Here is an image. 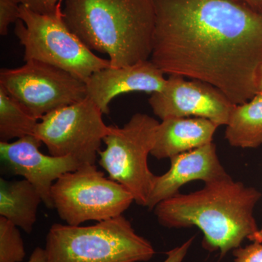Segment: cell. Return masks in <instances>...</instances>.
Segmentation results:
<instances>
[{"instance_id":"cell-1","label":"cell","mask_w":262,"mask_h":262,"mask_svg":"<svg viewBox=\"0 0 262 262\" xmlns=\"http://www.w3.org/2000/svg\"><path fill=\"white\" fill-rule=\"evenodd\" d=\"M151 61L164 74L203 81L235 105L256 94L262 12L235 0H153Z\"/></svg>"},{"instance_id":"cell-2","label":"cell","mask_w":262,"mask_h":262,"mask_svg":"<svg viewBox=\"0 0 262 262\" xmlns=\"http://www.w3.org/2000/svg\"><path fill=\"white\" fill-rule=\"evenodd\" d=\"M261 196L256 188L229 175L205 183L203 189L195 192L179 193L160 202L153 210L164 227L201 229L203 248L219 251L222 258L241 247L246 239L262 243V229L253 214Z\"/></svg>"},{"instance_id":"cell-3","label":"cell","mask_w":262,"mask_h":262,"mask_svg":"<svg viewBox=\"0 0 262 262\" xmlns=\"http://www.w3.org/2000/svg\"><path fill=\"white\" fill-rule=\"evenodd\" d=\"M67 27L92 51L107 55L111 67L147 61L153 49V0H64Z\"/></svg>"},{"instance_id":"cell-4","label":"cell","mask_w":262,"mask_h":262,"mask_svg":"<svg viewBox=\"0 0 262 262\" xmlns=\"http://www.w3.org/2000/svg\"><path fill=\"white\" fill-rule=\"evenodd\" d=\"M45 249L48 262H146L155 254L123 215L94 225L54 224Z\"/></svg>"},{"instance_id":"cell-5","label":"cell","mask_w":262,"mask_h":262,"mask_svg":"<svg viewBox=\"0 0 262 262\" xmlns=\"http://www.w3.org/2000/svg\"><path fill=\"white\" fill-rule=\"evenodd\" d=\"M14 33L24 48V61L54 66L87 82L95 72L111 67L110 60L96 56L67 27L63 5L50 14H39L20 5Z\"/></svg>"},{"instance_id":"cell-6","label":"cell","mask_w":262,"mask_h":262,"mask_svg":"<svg viewBox=\"0 0 262 262\" xmlns=\"http://www.w3.org/2000/svg\"><path fill=\"white\" fill-rule=\"evenodd\" d=\"M159 122L146 114L136 113L122 127L108 126L105 149L98 153L99 165L127 189L139 206L146 207L156 179L148 158L155 145Z\"/></svg>"},{"instance_id":"cell-7","label":"cell","mask_w":262,"mask_h":262,"mask_svg":"<svg viewBox=\"0 0 262 262\" xmlns=\"http://www.w3.org/2000/svg\"><path fill=\"white\" fill-rule=\"evenodd\" d=\"M51 196L61 220L72 226L119 216L134 202L127 189L106 178L96 164L63 174L53 184Z\"/></svg>"},{"instance_id":"cell-8","label":"cell","mask_w":262,"mask_h":262,"mask_svg":"<svg viewBox=\"0 0 262 262\" xmlns=\"http://www.w3.org/2000/svg\"><path fill=\"white\" fill-rule=\"evenodd\" d=\"M103 115L87 97L43 117L34 136L53 156H71L82 165H94L108 131Z\"/></svg>"},{"instance_id":"cell-9","label":"cell","mask_w":262,"mask_h":262,"mask_svg":"<svg viewBox=\"0 0 262 262\" xmlns=\"http://www.w3.org/2000/svg\"><path fill=\"white\" fill-rule=\"evenodd\" d=\"M0 88L36 118L87 98L86 84L69 72L34 61L15 69H2Z\"/></svg>"},{"instance_id":"cell-10","label":"cell","mask_w":262,"mask_h":262,"mask_svg":"<svg viewBox=\"0 0 262 262\" xmlns=\"http://www.w3.org/2000/svg\"><path fill=\"white\" fill-rule=\"evenodd\" d=\"M185 78L170 75L164 89L151 94L149 103L153 113L161 120L201 117L226 126L235 104L212 84Z\"/></svg>"},{"instance_id":"cell-11","label":"cell","mask_w":262,"mask_h":262,"mask_svg":"<svg viewBox=\"0 0 262 262\" xmlns=\"http://www.w3.org/2000/svg\"><path fill=\"white\" fill-rule=\"evenodd\" d=\"M42 144L35 136L10 142L0 141V156L8 170L33 184L42 196L45 206L53 209V184L63 174L74 171L82 165L71 156L43 154L39 150Z\"/></svg>"},{"instance_id":"cell-12","label":"cell","mask_w":262,"mask_h":262,"mask_svg":"<svg viewBox=\"0 0 262 262\" xmlns=\"http://www.w3.org/2000/svg\"><path fill=\"white\" fill-rule=\"evenodd\" d=\"M164 75L151 60L125 67H110L95 72L85 82L87 97L103 115H108L110 103L119 95L161 91L167 81Z\"/></svg>"},{"instance_id":"cell-13","label":"cell","mask_w":262,"mask_h":262,"mask_svg":"<svg viewBox=\"0 0 262 262\" xmlns=\"http://www.w3.org/2000/svg\"><path fill=\"white\" fill-rule=\"evenodd\" d=\"M166 173L157 176L146 208L151 211L160 202L179 194L184 184L194 181L204 183L224 178L229 174L221 163L213 142L170 158Z\"/></svg>"},{"instance_id":"cell-14","label":"cell","mask_w":262,"mask_h":262,"mask_svg":"<svg viewBox=\"0 0 262 262\" xmlns=\"http://www.w3.org/2000/svg\"><path fill=\"white\" fill-rule=\"evenodd\" d=\"M219 126L201 117L168 118L159 122L151 156L158 160L174 156L213 142Z\"/></svg>"},{"instance_id":"cell-15","label":"cell","mask_w":262,"mask_h":262,"mask_svg":"<svg viewBox=\"0 0 262 262\" xmlns=\"http://www.w3.org/2000/svg\"><path fill=\"white\" fill-rule=\"evenodd\" d=\"M41 203L40 194L27 179H0V216L13 222L24 232H32Z\"/></svg>"},{"instance_id":"cell-16","label":"cell","mask_w":262,"mask_h":262,"mask_svg":"<svg viewBox=\"0 0 262 262\" xmlns=\"http://www.w3.org/2000/svg\"><path fill=\"white\" fill-rule=\"evenodd\" d=\"M225 138L234 147L255 149L262 145V93L234 106L226 125Z\"/></svg>"},{"instance_id":"cell-17","label":"cell","mask_w":262,"mask_h":262,"mask_svg":"<svg viewBox=\"0 0 262 262\" xmlns=\"http://www.w3.org/2000/svg\"><path fill=\"white\" fill-rule=\"evenodd\" d=\"M39 120L0 88V141L34 136Z\"/></svg>"},{"instance_id":"cell-18","label":"cell","mask_w":262,"mask_h":262,"mask_svg":"<svg viewBox=\"0 0 262 262\" xmlns=\"http://www.w3.org/2000/svg\"><path fill=\"white\" fill-rule=\"evenodd\" d=\"M19 227L0 216V262H22L26 252Z\"/></svg>"},{"instance_id":"cell-19","label":"cell","mask_w":262,"mask_h":262,"mask_svg":"<svg viewBox=\"0 0 262 262\" xmlns=\"http://www.w3.org/2000/svg\"><path fill=\"white\" fill-rule=\"evenodd\" d=\"M19 0H0V34L6 36L11 24L20 20Z\"/></svg>"},{"instance_id":"cell-20","label":"cell","mask_w":262,"mask_h":262,"mask_svg":"<svg viewBox=\"0 0 262 262\" xmlns=\"http://www.w3.org/2000/svg\"><path fill=\"white\" fill-rule=\"evenodd\" d=\"M233 262H262V243L253 242L246 247H239L232 251Z\"/></svg>"},{"instance_id":"cell-21","label":"cell","mask_w":262,"mask_h":262,"mask_svg":"<svg viewBox=\"0 0 262 262\" xmlns=\"http://www.w3.org/2000/svg\"><path fill=\"white\" fill-rule=\"evenodd\" d=\"M20 5L39 14H50L63 5L64 0H19Z\"/></svg>"},{"instance_id":"cell-22","label":"cell","mask_w":262,"mask_h":262,"mask_svg":"<svg viewBox=\"0 0 262 262\" xmlns=\"http://www.w3.org/2000/svg\"><path fill=\"white\" fill-rule=\"evenodd\" d=\"M194 237L188 239L181 246L170 250L166 252L167 257L163 262H182L187 256L189 248L192 246Z\"/></svg>"},{"instance_id":"cell-23","label":"cell","mask_w":262,"mask_h":262,"mask_svg":"<svg viewBox=\"0 0 262 262\" xmlns=\"http://www.w3.org/2000/svg\"><path fill=\"white\" fill-rule=\"evenodd\" d=\"M27 262H48V256L46 249L41 247L36 248L33 251Z\"/></svg>"},{"instance_id":"cell-24","label":"cell","mask_w":262,"mask_h":262,"mask_svg":"<svg viewBox=\"0 0 262 262\" xmlns=\"http://www.w3.org/2000/svg\"><path fill=\"white\" fill-rule=\"evenodd\" d=\"M257 11L262 12V0H235Z\"/></svg>"},{"instance_id":"cell-25","label":"cell","mask_w":262,"mask_h":262,"mask_svg":"<svg viewBox=\"0 0 262 262\" xmlns=\"http://www.w3.org/2000/svg\"><path fill=\"white\" fill-rule=\"evenodd\" d=\"M256 89L258 93H262V63L258 68L257 75H256Z\"/></svg>"}]
</instances>
